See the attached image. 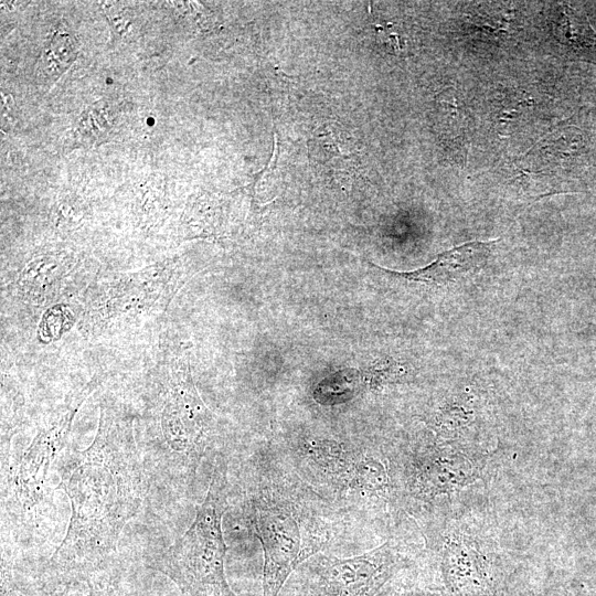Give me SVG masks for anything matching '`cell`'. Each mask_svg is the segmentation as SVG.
<instances>
[{"label":"cell","mask_w":596,"mask_h":596,"mask_svg":"<svg viewBox=\"0 0 596 596\" xmlns=\"http://www.w3.org/2000/svg\"><path fill=\"white\" fill-rule=\"evenodd\" d=\"M365 384L359 373L345 370L322 380L313 391V398L323 405L343 403L355 396Z\"/></svg>","instance_id":"11"},{"label":"cell","mask_w":596,"mask_h":596,"mask_svg":"<svg viewBox=\"0 0 596 596\" xmlns=\"http://www.w3.org/2000/svg\"><path fill=\"white\" fill-rule=\"evenodd\" d=\"M299 454L307 469L321 482L362 497L374 456L328 438H306Z\"/></svg>","instance_id":"7"},{"label":"cell","mask_w":596,"mask_h":596,"mask_svg":"<svg viewBox=\"0 0 596 596\" xmlns=\"http://www.w3.org/2000/svg\"><path fill=\"white\" fill-rule=\"evenodd\" d=\"M57 472V488L68 497L72 514L64 539L45 566L93 571L117 555L125 525L147 501L131 413L104 401L93 443L63 455Z\"/></svg>","instance_id":"1"},{"label":"cell","mask_w":596,"mask_h":596,"mask_svg":"<svg viewBox=\"0 0 596 596\" xmlns=\"http://www.w3.org/2000/svg\"><path fill=\"white\" fill-rule=\"evenodd\" d=\"M443 573L453 596H492L486 574L469 558H456L447 551Z\"/></svg>","instance_id":"10"},{"label":"cell","mask_w":596,"mask_h":596,"mask_svg":"<svg viewBox=\"0 0 596 596\" xmlns=\"http://www.w3.org/2000/svg\"><path fill=\"white\" fill-rule=\"evenodd\" d=\"M249 519L260 542L264 564L262 596H278L296 568L321 552L326 523L296 490L258 486L248 494Z\"/></svg>","instance_id":"3"},{"label":"cell","mask_w":596,"mask_h":596,"mask_svg":"<svg viewBox=\"0 0 596 596\" xmlns=\"http://www.w3.org/2000/svg\"><path fill=\"white\" fill-rule=\"evenodd\" d=\"M496 241L468 242L438 255L429 265L414 272L400 273L381 268L394 276L434 286L456 281L468 272L481 267L488 259Z\"/></svg>","instance_id":"8"},{"label":"cell","mask_w":596,"mask_h":596,"mask_svg":"<svg viewBox=\"0 0 596 596\" xmlns=\"http://www.w3.org/2000/svg\"><path fill=\"white\" fill-rule=\"evenodd\" d=\"M146 435L136 440L147 501L173 504L192 496L196 475L214 447L213 416L185 369L160 380L149 400Z\"/></svg>","instance_id":"2"},{"label":"cell","mask_w":596,"mask_h":596,"mask_svg":"<svg viewBox=\"0 0 596 596\" xmlns=\"http://www.w3.org/2000/svg\"><path fill=\"white\" fill-rule=\"evenodd\" d=\"M376 596H404V595H400V594H396V593H385V592L381 590Z\"/></svg>","instance_id":"16"},{"label":"cell","mask_w":596,"mask_h":596,"mask_svg":"<svg viewBox=\"0 0 596 596\" xmlns=\"http://www.w3.org/2000/svg\"><path fill=\"white\" fill-rule=\"evenodd\" d=\"M403 565L389 542L347 558L319 552L296 568L284 588L289 596H376Z\"/></svg>","instance_id":"6"},{"label":"cell","mask_w":596,"mask_h":596,"mask_svg":"<svg viewBox=\"0 0 596 596\" xmlns=\"http://www.w3.org/2000/svg\"><path fill=\"white\" fill-rule=\"evenodd\" d=\"M140 596H170V595L155 594V592H152V590H146V588L143 586Z\"/></svg>","instance_id":"15"},{"label":"cell","mask_w":596,"mask_h":596,"mask_svg":"<svg viewBox=\"0 0 596 596\" xmlns=\"http://www.w3.org/2000/svg\"><path fill=\"white\" fill-rule=\"evenodd\" d=\"M87 384L57 408L30 444L15 454L1 456L2 520L12 524L35 525L46 497L49 470L64 448L77 409L94 390Z\"/></svg>","instance_id":"5"},{"label":"cell","mask_w":596,"mask_h":596,"mask_svg":"<svg viewBox=\"0 0 596 596\" xmlns=\"http://www.w3.org/2000/svg\"><path fill=\"white\" fill-rule=\"evenodd\" d=\"M65 272V263L56 256H42L28 265L20 281L29 291L43 292L56 283Z\"/></svg>","instance_id":"13"},{"label":"cell","mask_w":596,"mask_h":596,"mask_svg":"<svg viewBox=\"0 0 596 596\" xmlns=\"http://www.w3.org/2000/svg\"><path fill=\"white\" fill-rule=\"evenodd\" d=\"M227 465L215 460L206 494L189 529L147 567L161 573L181 596H236L225 574L226 544L222 519L228 507Z\"/></svg>","instance_id":"4"},{"label":"cell","mask_w":596,"mask_h":596,"mask_svg":"<svg viewBox=\"0 0 596 596\" xmlns=\"http://www.w3.org/2000/svg\"><path fill=\"white\" fill-rule=\"evenodd\" d=\"M76 41L66 32L57 31L47 40L42 58V71L49 78L56 79L73 63Z\"/></svg>","instance_id":"12"},{"label":"cell","mask_w":596,"mask_h":596,"mask_svg":"<svg viewBox=\"0 0 596 596\" xmlns=\"http://www.w3.org/2000/svg\"><path fill=\"white\" fill-rule=\"evenodd\" d=\"M72 322L71 313L62 308L54 307L49 309L41 321L39 332L41 338L53 340L61 336V333L66 330Z\"/></svg>","instance_id":"14"},{"label":"cell","mask_w":596,"mask_h":596,"mask_svg":"<svg viewBox=\"0 0 596 596\" xmlns=\"http://www.w3.org/2000/svg\"><path fill=\"white\" fill-rule=\"evenodd\" d=\"M142 588L128 563L116 555L104 565L83 573L78 596H140Z\"/></svg>","instance_id":"9"}]
</instances>
